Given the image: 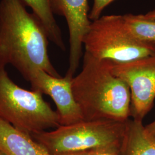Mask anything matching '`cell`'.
<instances>
[{
	"mask_svg": "<svg viewBox=\"0 0 155 155\" xmlns=\"http://www.w3.org/2000/svg\"><path fill=\"white\" fill-rule=\"evenodd\" d=\"M48 38L21 0L0 1V68L10 64L27 81L35 71L61 76L50 61Z\"/></svg>",
	"mask_w": 155,
	"mask_h": 155,
	"instance_id": "1",
	"label": "cell"
},
{
	"mask_svg": "<svg viewBox=\"0 0 155 155\" xmlns=\"http://www.w3.org/2000/svg\"><path fill=\"white\" fill-rule=\"evenodd\" d=\"M111 64V61L84 52L82 70L71 81L72 93L84 120L125 122L131 117L130 89L114 75Z\"/></svg>",
	"mask_w": 155,
	"mask_h": 155,
	"instance_id": "2",
	"label": "cell"
},
{
	"mask_svg": "<svg viewBox=\"0 0 155 155\" xmlns=\"http://www.w3.org/2000/svg\"><path fill=\"white\" fill-rule=\"evenodd\" d=\"M36 90L22 89L0 68V120L31 136L60 126L56 111Z\"/></svg>",
	"mask_w": 155,
	"mask_h": 155,
	"instance_id": "3",
	"label": "cell"
},
{
	"mask_svg": "<svg viewBox=\"0 0 155 155\" xmlns=\"http://www.w3.org/2000/svg\"><path fill=\"white\" fill-rule=\"evenodd\" d=\"M85 52L98 59L124 63L155 56V43L135 38L122 15H107L91 22L83 39Z\"/></svg>",
	"mask_w": 155,
	"mask_h": 155,
	"instance_id": "4",
	"label": "cell"
},
{
	"mask_svg": "<svg viewBox=\"0 0 155 155\" xmlns=\"http://www.w3.org/2000/svg\"><path fill=\"white\" fill-rule=\"evenodd\" d=\"M127 121L83 120L68 125H61L54 130L43 131L31 136L50 155H61L120 145Z\"/></svg>",
	"mask_w": 155,
	"mask_h": 155,
	"instance_id": "5",
	"label": "cell"
},
{
	"mask_svg": "<svg viewBox=\"0 0 155 155\" xmlns=\"http://www.w3.org/2000/svg\"><path fill=\"white\" fill-rule=\"evenodd\" d=\"M111 71L130 89L131 117L143 121L154 105L155 56L124 63L112 61Z\"/></svg>",
	"mask_w": 155,
	"mask_h": 155,
	"instance_id": "6",
	"label": "cell"
},
{
	"mask_svg": "<svg viewBox=\"0 0 155 155\" xmlns=\"http://www.w3.org/2000/svg\"><path fill=\"white\" fill-rule=\"evenodd\" d=\"M54 14L64 17L69 32V67L66 76L72 79L82 56L83 39L91 21L88 0H50Z\"/></svg>",
	"mask_w": 155,
	"mask_h": 155,
	"instance_id": "7",
	"label": "cell"
},
{
	"mask_svg": "<svg viewBox=\"0 0 155 155\" xmlns=\"http://www.w3.org/2000/svg\"><path fill=\"white\" fill-rule=\"evenodd\" d=\"M72 79L66 76L55 77L43 70H37L28 80L33 90L49 95L54 101L57 107L60 126L68 125L84 120L72 93Z\"/></svg>",
	"mask_w": 155,
	"mask_h": 155,
	"instance_id": "8",
	"label": "cell"
},
{
	"mask_svg": "<svg viewBox=\"0 0 155 155\" xmlns=\"http://www.w3.org/2000/svg\"><path fill=\"white\" fill-rule=\"evenodd\" d=\"M0 150L5 155H51L31 135L1 120Z\"/></svg>",
	"mask_w": 155,
	"mask_h": 155,
	"instance_id": "9",
	"label": "cell"
},
{
	"mask_svg": "<svg viewBox=\"0 0 155 155\" xmlns=\"http://www.w3.org/2000/svg\"><path fill=\"white\" fill-rule=\"evenodd\" d=\"M120 155H155V139L143 121L129 119L119 148Z\"/></svg>",
	"mask_w": 155,
	"mask_h": 155,
	"instance_id": "10",
	"label": "cell"
},
{
	"mask_svg": "<svg viewBox=\"0 0 155 155\" xmlns=\"http://www.w3.org/2000/svg\"><path fill=\"white\" fill-rule=\"evenodd\" d=\"M25 5L29 6L45 31L50 41L61 50H66L59 27L56 21L52 11L50 0H21Z\"/></svg>",
	"mask_w": 155,
	"mask_h": 155,
	"instance_id": "11",
	"label": "cell"
},
{
	"mask_svg": "<svg viewBox=\"0 0 155 155\" xmlns=\"http://www.w3.org/2000/svg\"><path fill=\"white\" fill-rule=\"evenodd\" d=\"M124 22L131 35L138 40L155 43V21L144 15L128 13L122 15Z\"/></svg>",
	"mask_w": 155,
	"mask_h": 155,
	"instance_id": "12",
	"label": "cell"
},
{
	"mask_svg": "<svg viewBox=\"0 0 155 155\" xmlns=\"http://www.w3.org/2000/svg\"><path fill=\"white\" fill-rule=\"evenodd\" d=\"M114 0H94L93 7L90 12L89 17L91 21H95L101 17V13L106 6Z\"/></svg>",
	"mask_w": 155,
	"mask_h": 155,
	"instance_id": "13",
	"label": "cell"
},
{
	"mask_svg": "<svg viewBox=\"0 0 155 155\" xmlns=\"http://www.w3.org/2000/svg\"><path fill=\"white\" fill-rule=\"evenodd\" d=\"M120 145H110L95 148L92 150L91 155H120Z\"/></svg>",
	"mask_w": 155,
	"mask_h": 155,
	"instance_id": "14",
	"label": "cell"
},
{
	"mask_svg": "<svg viewBox=\"0 0 155 155\" xmlns=\"http://www.w3.org/2000/svg\"><path fill=\"white\" fill-rule=\"evenodd\" d=\"M147 132L155 139V120L145 126Z\"/></svg>",
	"mask_w": 155,
	"mask_h": 155,
	"instance_id": "15",
	"label": "cell"
},
{
	"mask_svg": "<svg viewBox=\"0 0 155 155\" xmlns=\"http://www.w3.org/2000/svg\"><path fill=\"white\" fill-rule=\"evenodd\" d=\"M91 150H83V151L72 152H68L66 153H64L61 155H91Z\"/></svg>",
	"mask_w": 155,
	"mask_h": 155,
	"instance_id": "16",
	"label": "cell"
},
{
	"mask_svg": "<svg viewBox=\"0 0 155 155\" xmlns=\"http://www.w3.org/2000/svg\"><path fill=\"white\" fill-rule=\"evenodd\" d=\"M146 17L148 18H150V20H155V9L153 10H152L148 12L145 15H144Z\"/></svg>",
	"mask_w": 155,
	"mask_h": 155,
	"instance_id": "17",
	"label": "cell"
},
{
	"mask_svg": "<svg viewBox=\"0 0 155 155\" xmlns=\"http://www.w3.org/2000/svg\"><path fill=\"white\" fill-rule=\"evenodd\" d=\"M0 155H4V153H2V152H1V150H0Z\"/></svg>",
	"mask_w": 155,
	"mask_h": 155,
	"instance_id": "18",
	"label": "cell"
}]
</instances>
